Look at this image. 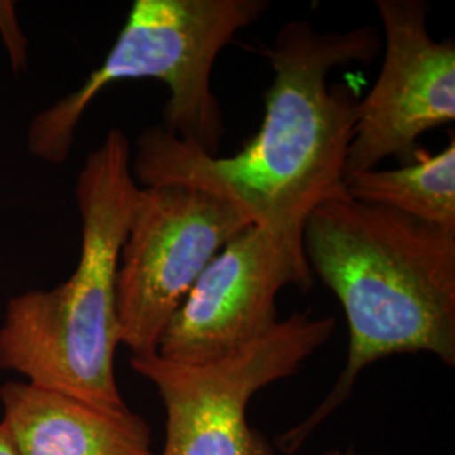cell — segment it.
Instances as JSON below:
<instances>
[{"instance_id": "cell-1", "label": "cell", "mask_w": 455, "mask_h": 455, "mask_svg": "<svg viewBox=\"0 0 455 455\" xmlns=\"http://www.w3.org/2000/svg\"><path fill=\"white\" fill-rule=\"evenodd\" d=\"M381 39L371 26L319 31L291 20L261 54L272 66L265 116L243 148L208 156L161 125L135 142L132 174L142 188L182 184L236 206L251 225L304 235L310 212L346 193V163L355 135L358 93L329 84L332 69L371 63Z\"/></svg>"}, {"instance_id": "cell-2", "label": "cell", "mask_w": 455, "mask_h": 455, "mask_svg": "<svg viewBox=\"0 0 455 455\" xmlns=\"http://www.w3.org/2000/svg\"><path fill=\"white\" fill-rule=\"evenodd\" d=\"M304 251L341 302L349 349L324 402L276 440L285 455L349 400L376 361L428 353L455 364V231L342 196L310 212Z\"/></svg>"}, {"instance_id": "cell-3", "label": "cell", "mask_w": 455, "mask_h": 455, "mask_svg": "<svg viewBox=\"0 0 455 455\" xmlns=\"http://www.w3.org/2000/svg\"><path fill=\"white\" fill-rule=\"evenodd\" d=\"M131 163L127 135L108 131L76 182L82 251L75 272L52 289L12 297L0 325L2 370L107 410L129 408L115 378V353L116 272L139 189Z\"/></svg>"}, {"instance_id": "cell-4", "label": "cell", "mask_w": 455, "mask_h": 455, "mask_svg": "<svg viewBox=\"0 0 455 455\" xmlns=\"http://www.w3.org/2000/svg\"><path fill=\"white\" fill-rule=\"evenodd\" d=\"M268 7L267 0H135L103 63L75 92L34 116L29 152L44 163H65L92 101L114 83L147 78L169 88L164 129L218 156L225 122L212 93V66Z\"/></svg>"}, {"instance_id": "cell-5", "label": "cell", "mask_w": 455, "mask_h": 455, "mask_svg": "<svg viewBox=\"0 0 455 455\" xmlns=\"http://www.w3.org/2000/svg\"><path fill=\"white\" fill-rule=\"evenodd\" d=\"M336 319L295 312L255 341L206 363H180L159 353L132 356L165 410V442L157 455H276L248 422L259 391L297 373L336 331Z\"/></svg>"}, {"instance_id": "cell-6", "label": "cell", "mask_w": 455, "mask_h": 455, "mask_svg": "<svg viewBox=\"0 0 455 455\" xmlns=\"http://www.w3.org/2000/svg\"><path fill=\"white\" fill-rule=\"evenodd\" d=\"M250 220L206 191L159 184L137 189L116 272L120 344L157 353L164 331L196 280Z\"/></svg>"}, {"instance_id": "cell-7", "label": "cell", "mask_w": 455, "mask_h": 455, "mask_svg": "<svg viewBox=\"0 0 455 455\" xmlns=\"http://www.w3.org/2000/svg\"><path fill=\"white\" fill-rule=\"evenodd\" d=\"M287 285L302 292L314 285L304 235L244 228L196 280L157 353L180 363L227 356L280 321L276 297Z\"/></svg>"}, {"instance_id": "cell-8", "label": "cell", "mask_w": 455, "mask_h": 455, "mask_svg": "<svg viewBox=\"0 0 455 455\" xmlns=\"http://www.w3.org/2000/svg\"><path fill=\"white\" fill-rule=\"evenodd\" d=\"M385 34L378 80L356 107L346 178L400 161L419 147L425 132L455 120V44L428 33L423 0H376Z\"/></svg>"}, {"instance_id": "cell-9", "label": "cell", "mask_w": 455, "mask_h": 455, "mask_svg": "<svg viewBox=\"0 0 455 455\" xmlns=\"http://www.w3.org/2000/svg\"><path fill=\"white\" fill-rule=\"evenodd\" d=\"M0 403L20 455H157L150 427L129 408L95 407L28 381H7Z\"/></svg>"}, {"instance_id": "cell-10", "label": "cell", "mask_w": 455, "mask_h": 455, "mask_svg": "<svg viewBox=\"0 0 455 455\" xmlns=\"http://www.w3.org/2000/svg\"><path fill=\"white\" fill-rule=\"evenodd\" d=\"M349 197L455 231V144L440 152L417 147L396 169H371L347 176Z\"/></svg>"}, {"instance_id": "cell-11", "label": "cell", "mask_w": 455, "mask_h": 455, "mask_svg": "<svg viewBox=\"0 0 455 455\" xmlns=\"http://www.w3.org/2000/svg\"><path fill=\"white\" fill-rule=\"evenodd\" d=\"M0 34L7 46L12 69L16 73L22 71L28 63V41L19 28L12 2L0 0Z\"/></svg>"}, {"instance_id": "cell-12", "label": "cell", "mask_w": 455, "mask_h": 455, "mask_svg": "<svg viewBox=\"0 0 455 455\" xmlns=\"http://www.w3.org/2000/svg\"><path fill=\"white\" fill-rule=\"evenodd\" d=\"M0 455H20L5 425L0 422Z\"/></svg>"}, {"instance_id": "cell-13", "label": "cell", "mask_w": 455, "mask_h": 455, "mask_svg": "<svg viewBox=\"0 0 455 455\" xmlns=\"http://www.w3.org/2000/svg\"><path fill=\"white\" fill-rule=\"evenodd\" d=\"M324 455H358V452L355 451V447H349V449H334V451H327Z\"/></svg>"}]
</instances>
